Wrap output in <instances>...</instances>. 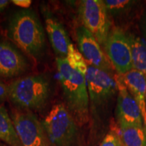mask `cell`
<instances>
[{"label":"cell","mask_w":146,"mask_h":146,"mask_svg":"<svg viewBox=\"0 0 146 146\" xmlns=\"http://www.w3.org/2000/svg\"><path fill=\"white\" fill-rule=\"evenodd\" d=\"M120 139L124 146H146V133L142 127L119 121Z\"/></svg>","instance_id":"obj_15"},{"label":"cell","mask_w":146,"mask_h":146,"mask_svg":"<svg viewBox=\"0 0 146 146\" xmlns=\"http://www.w3.org/2000/svg\"><path fill=\"white\" fill-rule=\"evenodd\" d=\"M104 47L109 60L118 74L123 75L132 70L131 45L127 34L121 29H111Z\"/></svg>","instance_id":"obj_8"},{"label":"cell","mask_w":146,"mask_h":146,"mask_svg":"<svg viewBox=\"0 0 146 146\" xmlns=\"http://www.w3.org/2000/svg\"><path fill=\"white\" fill-rule=\"evenodd\" d=\"M104 2L108 14L113 16H119L127 12L135 1L129 0H106Z\"/></svg>","instance_id":"obj_18"},{"label":"cell","mask_w":146,"mask_h":146,"mask_svg":"<svg viewBox=\"0 0 146 146\" xmlns=\"http://www.w3.org/2000/svg\"><path fill=\"white\" fill-rule=\"evenodd\" d=\"M115 78L118 87L116 113L118 122L143 127V118L137 103L128 91L122 76Z\"/></svg>","instance_id":"obj_11"},{"label":"cell","mask_w":146,"mask_h":146,"mask_svg":"<svg viewBox=\"0 0 146 146\" xmlns=\"http://www.w3.org/2000/svg\"><path fill=\"white\" fill-rule=\"evenodd\" d=\"M145 133H146V124H145Z\"/></svg>","instance_id":"obj_26"},{"label":"cell","mask_w":146,"mask_h":146,"mask_svg":"<svg viewBox=\"0 0 146 146\" xmlns=\"http://www.w3.org/2000/svg\"><path fill=\"white\" fill-rule=\"evenodd\" d=\"M89 110L105 106L118 93L117 83L110 73L88 65L86 74Z\"/></svg>","instance_id":"obj_6"},{"label":"cell","mask_w":146,"mask_h":146,"mask_svg":"<svg viewBox=\"0 0 146 146\" xmlns=\"http://www.w3.org/2000/svg\"><path fill=\"white\" fill-rule=\"evenodd\" d=\"M50 94V82L42 74L24 76L8 85V99L23 110L42 109L48 102Z\"/></svg>","instance_id":"obj_3"},{"label":"cell","mask_w":146,"mask_h":146,"mask_svg":"<svg viewBox=\"0 0 146 146\" xmlns=\"http://www.w3.org/2000/svg\"><path fill=\"white\" fill-rule=\"evenodd\" d=\"M12 121L22 146H47L43 124L31 111L18 110L12 113Z\"/></svg>","instance_id":"obj_7"},{"label":"cell","mask_w":146,"mask_h":146,"mask_svg":"<svg viewBox=\"0 0 146 146\" xmlns=\"http://www.w3.org/2000/svg\"><path fill=\"white\" fill-rule=\"evenodd\" d=\"M132 54L133 68L146 76V45L139 38L133 34H127Z\"/></svg>","instance_id":"obj_16"},{"label":"cell","mask_w":146,"mask_h":146,"mask_svg":"<svg viewBox=\"0 0 146 146\" xmlns=\"http://www.w3.org/2000/svg\"><path fill=\"white\" fill-rule=\"evenodd\" d=\"M0 141L8 146H22L12 118L4 106L0 105Z\"/></svg>","instance_id":"obj_14"},{"label":"cell","mask_w":146,"mask_h":146,"mask_svg":"<svg viewBox=\"0 0 146 146\" xmlns=\"http://www.w3.org/2000/svg\"><path fill=\"white\" fill-rule=\"evenodd\" d=\"M8 99V85L0 80V105Z\"/></svg>","instance_id":"obj_20"},{"label":"cell","mask_w":146,"mask_h":146,"mask_svg":"<svg viewBox=\"0 0 146 146\" xmlns=\"http://www.w3.org/2000/svg\"><path fill=\"white\" fill-rule=\"evenodd\" d=\"M143 28H144V31H145V35H146V18L145 20V22H144Z\"/></svg>","instance_id":"obj_23"},{"label":"cell","mask_w":146,"mask_h":146,"mask_svg":"<svg viewBox=\"0 0 146 146\" xmlns=\"http://www.w3.org/2000/svg\"><path fill=\"white\" fill-rule=\"evenodd\" d=\"M47 139L54 146H71L77 137V123L65 105L52 107L43 120Z\"/></svg>","instance_id":"obj_4"},{"label":"cell","mask_w":146,"mask_h":146,"mask_svg":"<svg viewBox=\"0 0 146 146\" xmlns=\"http://www.w3.org/2000/svg\"><path fill=\"white\" fill-rule=\"evenodd\" d=\"M66 59L71 68L86 76L88 64L82 56L81 52L76 50L72 43H70L69 45L68 54Z\"/></svg>","instance_id":"obj_17"},{"label":"cell","mask_w":146,"mask_h":146,"mask_svg":"<svg viewBox=\"0 0 146 146\" xmlns=\"http://www.w3.org/2000/svg\"><path fill=\"white\" fill-rule=\"evenodd\" d=\"M28 67L26 58L11 42L0 39V77H16Z\"/></svg>","instance_id":"obj_10"},{"label":"cell","mask_w":146,"mask_h":146,"mask_svg":"<svg viewBox=\"0 0 146 146\" xmlns=\"http://www.w3.org/2000/svg\"><path fill=\"white\" fill-rule=\"evenodd\" d=\"M47 36L58 58H66L70 40L66 31L59 20L49 11L43 12Z\"/></svg>","instance_id":"obj_12"},{"label":"cell","mask_w":146,"mask_h":146,"mask_svg":"<svg viewBox=\"0 0 146 146\" xmlns=\"http://www.w3.org/2000/svg\"><path fill=\"white\" fill-rule=\"evenodd\" d=\"M7 36L29 56L38 58L44 52L45 35L39 17L33 10L22 9L9 20Z\"/></svg>","instance_id":"obj_2"},{"label":"cell","mask_w":146,"mask_h":146,"mask_svg":"<svg viewBox=\"0 0 146 146\" xmlns=\"http://www.w3.org/2000/svg\"><path fill=\"white\" fill-rule=\"evenodd\" d=\"M56 65L66 107L77 125H85L89 118L86 76L71 68L66 58H56Z\"/></svg>","instance_id":"obj_1"},{"label":"cell","mask_w":146,"mask_h":146,"mask_svg":"<svg viewBox=\"0 0 146 146\" xmlns=\"http://www.w3.org/2000/svg\"><path fill=\"white\" fill-rule=\"evenodd\" d=\"M78 10L83 26L104 46L111 31V23L104 1L83 0L80 1Z\"/></svg>","instance_id":"obj_5"},{"label":"cell","mask_w":146,"mask_h":146,"mask_svg":"<svg viewBox=\"0 0 146 146\" xmlns=\"http://www.w3.org/2000/svg\"><path fill=\"white\" fill-rule=\"evenodd\" d=\"M124 83L141 110L144 124H146V76L135 69L121 75Z\"/></svg>","instance_id":"obj_13"},{"label":"cell","mask_w":146,"mask_h":146,"mask_svg":"<svg viewBox=\"0 0 146 146\" xmlns=\"http://www.w3.org/2000/svg\"><path fill=\"white\" fill-rule=\"evenodd\" d=\"M119 146H124V145H123V143H122V141H121V139L120 140V144H119Z\"/></svg>","instance_id":"obj_25"},{"label":"cell","mask_w":146,"mask_h":146,"mask_svg":"<svg viewBox=\"0 0 146 146\" xmlns=\"http://www.w3.org/2000/svg\"><path fill=\"white\" fill-rule=\"evenodd\" d=\"M0 146H8V145H7L5 143H3V142L0 141Z\"/></svg>","instance_id":"obj_24"},{"label":"cell","mask_w":146,"mask_h":146,"mask_svg":"<svg viewBox=\"0 0 146 146\" xmlns=\"http://www.w3.org/2000/svg\"><path fill=\"white\" fill-rule=\"evenodd\" d=\"M76 36L79 52L88 65L112 74L114 67L96 37L83 26L76 29Z\"/></svg>","instance_id":"obj_9"},{"label":"cell","mask_w":146,"mask_h":146,"mask_svg":"<svg viewBox=\"0 0 146 146\" xmlns=\"http://www.w3.org/2000/svg\"><path fill=\"white\" fill-rule=\"evenodd\" d=\"M120 140V137L114 133L110 132L106 135L100 146H119Z\"/></svg>","instance_id":"obj_19"},{"label":"cell","mask_w":146,"mask_h":146,"mask_svg":"<svg viewBox=\"0 0 146 146\" xmlns=\"http://www.w3.org/2000/svg\"><path fill=\"white\" fill-rule=\"evenodd\" d=\"M10 1L8 0H0V13L3 12L6 8Z\"/></svg>","instance_id":"obj_22"},{"label":"cell","mask_w":146,"mask_h":146,"mask_svg":"<svg viewBox=\"0 0 146 146\" xmlns=\"http://www.w3.org/2000/svg\"><path fill=\"white\" fill-rule=\"evenodd\" d=\"M14 4L20 7V8H23V9H29V7L31 5L32 1L30 0H14L12 1Z\"/></svg>","instance_id":"obj_21"}]
</instances>
